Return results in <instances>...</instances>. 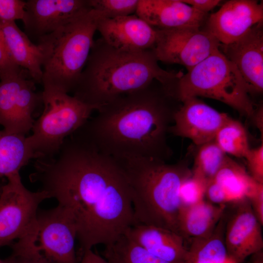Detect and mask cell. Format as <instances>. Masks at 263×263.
Segmentation results:
<instances>
[{
	"instance_id": "cell-5",
	"label": "cell",
	"mask_w": 263,
	"mask_h": 263,
	"mask_svg": "<svg viewBox=\"0 0 263 263\" xmlns=\"http://www.w3.org/2000/svg\"><path fill=\"white\" fill-rule=\"evenodd\" d=\"M100 12L93 9L38 39L43 54V90L69 94L87 61Z\"/></svg>"
},
{
	"instance_id": "cell-11",
	"label": "cell",
	"mask_w": 263,
	"mask_h": 263,
	"mask_svg": "<svg viewBox=\"0 0 263 263\" xmlns=\"http://www.w3.org/2000/svg\"><path fill=\"white\" fill-rule=\"evenodd\" d=\"M156 30L157 38L152 50L158 61L181 65L188 71L207 58L220 45L212 35L200 27Z\"/></svg>"
},
{
	"instance_id": "cell-26",
	"label": "cell",
	"mask_w": 263,
	"mask_h": 263,
	"mask_svg": "<svg viewBox=\"0 0 263 263\" xmlns=\"http://www.w3.org/2000/svg\"><path fill=\"white\" fill-rule=\"evenodd\" d=\"M214 141L226 154L244 157L250 148L245 128L231 117L221 127Z\"/></svg>"
},
{
	"instance_id": "cell-30",
	"label": "cell",
	"mask_w": 263,
	"mask_h": 263,
	"mask_svg": "<svg viewBox=\"0 0 263 263\" xmlns=\"http://www.w3.org/2000/svg\"><path fill=\"white\" fill-rule=\"evenodd\" d=\"M26 1L0 0V22H15L23 18Z\"/></svg>"
},
{
	"instance_id": "cell-10",
	"label": "cell",
	"mask_w": 263,
	"mask_h": 263,
	"mask_svg": "<svg viewBox=\"0 0 263 263\" xmlns=\"http://www.w3.org/2000/svg\"><path fill=\"white\" fill-rule=\"evenodd\" d=\"M35 83L24 69L0 80V125L5 132L25 135L32 130L33 113L42 103Z\"/></svg>"
},
{
	"instance_id": "cell-22",
	"label": "cell",
	"mask_w": 263,
	"mask_h": 263,
	"mask_svg": "<svg viewBox=\"0 0 263 263\" xmlns=\"http://www.w3.org/2000/svg\"><path fill=\"white\" fill-rule=\"evenodd\" d=\"M36 158L25 135L0 131V176L19 173L31 159Z\"/></svg>"
},
{
	"instance_id": "cell-16",
	"label": "cell",
	"mask_w": 263,
	"mask_h": 263,
	"mask_svg": "<svg viewBox=\"0 0 263 263\" xmlns=\"http://www.w3.org/2000/svg\"><path fill=\"white\" fill-rule=\"evenodd\" d=\"M219 50L233 63L244 79L249 93L263 91V30L259 23L237 41L220 44Z\"/></svg>"
},
{
	"instance_id": "cell-1",
	"label": "cell",
	"mask_w": 263,
	"mask_h": 263,
	"mask_svg": "<svg viewBox=\"0 0 263 263\" xmlns=\"http://www.w3.org/2000/svg\"><path fill=\"white\" fill-rule=\"evenodd\" d=\"M29 176L56 199L82 251L107 245L136 224L131 185L120 164L74 133L53 157L36 159Z\"/></svg>"
},
{
	"instance_id": "cell-36",
	"label": "cell",
	"mask_w": 263,
	"mask_h": 263,
	"mask_svg": "<svg viewBox=\"0 0 263 263\" xmlns=\"http://www.w3.org/2000/svg\"><path fill=\"white\" fill-rule=\"evenodd\" d=\"M77 263H109L104 258L94 252L92 249L82 251V256Z\"/></svg>"
},
{
	"instance_id": "cell-29",
	"label": "cell",
	"mask_w": 263,
	"mask_h": 263,
	"mask_svg": "<svg viewBox=\"0 0 263 263\" xmlns=\"http://www.w3.org/2000/svg\"><path fill=\"white\" fill-rule=\"evenodd\" d=\"M207 185L205 180L192 173L184 181L180 188L181 206H192L204 200Z\"/></svg>"
},
{
	"instance_id": "cell-3",
	"label": "cell",
	"mask_w": 263,
	"mask_h": 263,
	"mask_svg": "<svg viewBox=\"0 0 263 263\" xmlns=\"http://www.w3.org/2000/svg\"><path fill=\"white\" fill-rule=\"evenodd\" d=\"M153 50H117L101 38L94 40L73 95L99 108L116 98L145 88L156 80L173 88L183 73L165 70Z\"/></svg>"
},
{
	"instance_id": "cell-7",
	"label": "cell",
	"mask_w": 263,
	"mask_h": 263,
	"mask_svg": "<svg viewBox=\"0 0 263 263\" xmlns=\"http://www.w3.org/2000/svg\"><path fill=\"white\" fill-rule=\"evenodd\" d=\"M41 96L43 112L35 121L32 134L26 137L36 159L56 155L64 140L81 127L94 111L99 109L59 91L43 90Z\"/></svg>"
},
{
	"instance_id": "cell-20",
	"label": "cell",
	"mask_w": 263,
	"mask_h": 263,
	"mask_svg": "<svg viewBox=\"0 0 263 263\" xmlns=\"http://www.w3.org/2000/svg\"><path fill=\"white\" fill-rule=\"evenodd\" d=\"M0 31L8 54L12 62L26 71L36 83H41L43 54L15 22H0Z\"/></svg>"
},
{
	"instance_id": "cell-31",
	"label": "cell",
	"mask_w": 263,
	"mask_h": 263,
	"mask_svg": "<svg viewBox=\"0 0 263 263\" xmlns=\"http://www.w3.org/2000/svg\"><path fill=\"white\" fill-rule=\"evenodd\" d=\"M251 177L263 183V145L249 150L245 157Z\"/></svg>"
},
{
	"instance_id": "cell-12",
	"label": "cell",
	"mask_w": 263,
	"mask_h": 263,
	"mask_svg": "<svg viewBox=\"0 0 263 263\" xmlns=\"http://www.w3.org/2000/svg\"><path fill=\"white\" fill-rule=\"evenodd\" d=\"M263 21V2L255 0H230L208 17L205 29L220 44L226 45L237 41Z\"/></svg>"
},
{
	"instance_id": "cell-28",
	"label": "cell",
	"mask_w": 263,
	"mask_h": 263,
	"mask_svg": "<svg viewBox=\"0 0 263 263\" xmlns=\"http://www.w3.org/2000/svg\"><path fill=\"white\" fill-rule=\"evenodd\" d=\"M91 8L100 12L102 19H113L135 14L139 0H89Z\"/></svg>"
},
{
	"instance_id": "cell-21",
	"label": "cell",
	"mask_w": 263,
	"mask_h": 263,
	"mask_svg": "<svg viewBox=\"0 0 263 263\" xmlns=\"http://www.w3.org/2000/svg\"><path fill=\"white\" fill-rule=\"evenodd\" d=\"M225 205H214L204 200L192 206H181L178 216L179 234L186 240L207 236L225 214Z\"/></svg>"
},
{
	"instance_id": "cell-25",
	"label": "cell",
	"mask_w": 263,
	"mask_h": 263,
	"mask_svg": "<svg viewBox=\"0 0 263 263\" xmlns=\"http://www.w3.org/2000/svg\"><path fill=\"white\" fill-rule=\"evenodd\" d=\"M105 246L104 256L109 263H170L150 253L125 234Z\"/></svg>"
},
{
	"instance_id": "cell-34",
	"label": "cell",
	"mask_w": 263,
	"mask_h": 263,
	"mask_svg": "<svg viewBox=\"0 0 263 263\" xmlns=\"http://www.w3.org/2000/svg\"><path fill=\"white\" fill-rule=\"evenodd\" d=\"M205 196L207 199L208 202L214 205H225L227 203H230L225 191L213 180L207 185Z\"/></svg>"
},
{
	"instance_id": "cell-2",
	"label": "cell",
	"mask_w": 263,
	"mask_h": 263,
	"mask_svg": "<svg viewBox=\"0 0 263 263\" xmlns=\"http://www.w3.org/2000/svg\"><path fill=\"white\" fill-rule=\"evenodd\" d=\"M173 95L154 80L141 89L103 105L96 115L75 132L97 150L115 160L168 155L166 142L173 111Z\"/></svg>"
},
{
	"instance_id": "cell-24",
	"label": "cell",
	"mask_w": 263,
	"mask_h": 263,
	"mask_svg": "<svg viewBox=\"0 0 263 263\" xmlns=\"http://www.w3.org/2000/svg\"><path fill=\"white\" fill-rule=\"evenodd\" d=\"M213 180L222 187L230 202L235 203L247 198L257 182L228 156Z\"/></svg>"
},
{
	"instance_id": "cell-18",
	"label": "cell",
	"mask_w": 263,
	"mask_h": 263,
	"mask_svg": "<svg viewBox=\"0 0 263 263\" xmlns=\"http://www.w3.org/2000/svg\"><path fill=\"white\" fill-rule=\"evenodd\" d=\"M135 14L159 30L201 27L208 17L182 0H139Z\"/></svg>"
},
{
	"instance_id": "cell-19",
	"label": "cell",
	"mask_w": 263,
	"mask_h": 263,
	"mask_svg": "<svg viewBox=\"0 0 263 263\" xmlns=\"http://www.w3.org/2000/svg\"><path fill=\"white\" fill-rule=\"evenodd\" d=\"M152 255L170 263H189L188 248L180 234L159 226L136 224L125 234Z\"/></svg>"
},
{
	"instance_id": "cell-40",
	"label": "cell",
	"mask_w": 263,
	"mask_h": 263,
	"mask_svg": "<svg viewBox=\"0 0 263 263\" xmlns=\"http://www.w3.org/2000/svg\"><path fill=\"white\" fill-rule=\"evenodd\" d=\"M263 261H262L261 262V260L259 261V263H262Z\"/></svg>"
},
{
	"instance_id": "cell-9",
	"label": "cell",
	"mask_w": 263,
	"mask_h": 263,
	"mask_svg": "<svg viewBox=\"0 0 263 263\" xmlns=\"http://www.w3.org/2000/svg\"><path fill=\"white\" fill-rule=\"evenodd\" d=\"M6 178L0 191V248L25 235L36 221L40 204L50 198L45 190L33 192L26 188L19 173Z\"/></svg>"
},
{
	"instance_id": "cell-14",
	"label": "cell",
	"mask_w": 263,
	"mask_h": 263,
	"mask_svg": "<svg viewBox=\"0 0 263 263\" xmlns=\"http://www.w3.org/2000/svg\"><path fill=\"white\" fill-rule=\"evenodd\" d=\"M174 113V124L169 131L187 138L198 146L214 140L221 127L230 118L199 100L190 98Z\"/></svg>"
},
{
	"instance_id": "cell-27",
	"label": "cell",
	"mask_w": 263,
	"mask_h": 263,
	"mask_svg": "<svg viewBox=\"0 0 263 263\" xmlns=\"http://www.w3.org/2000/svg\"><path fill=\"white\" fill-rule=\"evenodd\" d=\"M192 173L207 183L212 180L227 156L214 140L199 146Z\"/></svg>"
},
{
	"instance_id": "cell-33",
	"label": "cell",
	"mask_w": 263,
	"mask_h": 263,
	"mask_svg": "<svg viewBox=\"0 0 263 263\" xmlns=\"http://www.w3.org/2000/svg\"><path fill=\"white\" fill-rule=\"evenodd\" d=\"M252 209L260 223L263 225V183L257 182L247 198Z\"/></svg>"
},
{
	"instance_id": "cell-4",
	"label": "cell",
	"mask_w": 263,
	"mask_h": 263,
	"mask_svg": "<svg viewBox=\"0 0 263 263\" xmlns=\"http://www.w3.org/2000/svg\"><path fill=\"white\" fill-rule=\"evenodd\" d=\"M116 160L131 185L136 224L159 226L179 234L180 190L191 170L182 164H168L155 158Z\"/></svg>"
},
{
	"instance_id": "cell-23",
	"label": "cell",
	"mask_w": 263,
	"mask_h": 263,
	"mask_svg": "<svg viewBox=\"0 0 263 263\" xmlns=\"http://www.w3.org/2000/svg\"><path fill=\"white\" fill-rule=\"evenodd\" d=\"M225 215L206 237L190 240L189 263H230L225 243Z\"/></svg>"
},
{
	"instance_id": "cell-41",
	"label": "cell",
	"mask_w": 263,
	"mask_h": 263,
	"mask_svg": "<svg viewBox=\"0 0 263 263\" xmlns=\"http://www.w3.org/2000/svg\"><path fill=\"white\" fill-rule=\"evenodd\" d=\"M230 263H236L234 262V261H232V262H231Z\"/></svg>"
},
{
	"instance_id": "cell-8",
	"label": "cell",
	"mask_w": 263,
	"mask_h": 263,
	"mask_svg": "<svg viewBox=\"0 0 263 263\" xmlns=\"http://www.w3.org/2000/svg\"><path fill=\"white\" fill-rule=\"evenodd\" d=\"M75 229L61 208L38 212L29 231L12 245L11 255L40 263H77Z\"/></svg>"
},
{
	"instance_id": "cell-35",
	"label": "cell",
	"mask_w": 263,
	"mask_h": 263,
	"mask_svg": "<svg viewBox=\"0 0 263 263\" xmlns=\"http://www.w3.org/2000/svg\"><path fill=\"white\" fill-rule=\"evenodd\" d=\"M182 1L197 11L205 14H207L221 2V0H182Z\"/></svg>"
},
{
	"instance_id": "cell-38",
	"label": "cell",
	"mask_w": 263,
	"mask_h": 263,
	"mask_svg": "<svg viewBox=\"0 0 263 263\" xmlns=\"http://www.w3.org/2000/svg\"><path fill=\"white\" fill-rule=\"evenodd\" d=\"M0 263H12V262L11 259L8 257L4 260L0 259Z\"/></svg>"
},
{
	"instance_id": "cell-32",
	"label": "cell",
	"mask_w": 263,
	"mask_h": 263,
	"mask_svg": "<svg viewBox=\"0 0 263 263\" xmlns=\"http://www.w3.org/2000/svg\"><path fill=\"white\" fill-rule=\"evenodd\" d=\"M22 70L10 59L0 31V80L16 75Z\"/></svg>"
},
{
	"instance_id": "cell-13",
	"label": "cell",
	"mask_w": 263,
	"mask_h": 263,
	"mask_svg": "<svg viewBox=\"0 0 263 263\" xmlns=\"http://www.w3.org/2000/svg\"><path fill=\"white\" fill-rule=\"evenodd\" d=\"M92 9L89 0H28L25 33L38 39Z\"/></svg>"
},
{
	"instance_id": "cell-17",
	"label": "cell",
	"mask_w": 263,
	"mask_h": 263,
	"mask_svg": "<svg viewBox=\"0 0 263 263\" xmlns=\"http://www.w3.org/2000/svg\"><path fill=\"white\" fill-rule=\"evenodd\" d=\"M97 31L109 45L121 51L141 52L152 50L157 31L136 14L113 19H100Z\"/></svg>"
},
{
	"instance_id": "cell-6",
	"label": "cell",
	"mask_w": 263,
	"mask_h": 263,
	"mask_svg": "<svg viewBox=\"0 0 263 263\" xmlns=\"http://www.w3.org/2000/svg\"><path fill=\"white\" fill-rule=\"evenodd\" d=\"M246 84L238 70L221 52L215 50L178 80L174 94L182 102L205 97L220 101L241 114L254 113Z\"/></svg>"
},
{
	"instance_id": "cell-37",
	"label": "cell",
	"mask_w": 263,
	"mask_h": 263,
	"mask_svg": "<svg viewBox=\"0 0 263 263\" xmlns=\"http://www.w3.org/2000/svg\"><path fill=\"white\" fill-rule=\"evenodd\" d=\"M9 257L12 260V263H40L34 261L17 257L12 255Z\"/></svg>"
},
{
	"instance_id": "cell-15",
	"label": "cell",
	"mask_w": 263,
	"mask_h": 263,
	"mask_svg": "<svg viewBox=\"0 0 263 263\" xmlns=\"http://www.w3.org/2000/svg\"><path fill=\"white\" fill-rule=\"evenodd\" d=\"M235 203V210L225 222L224 238L229 258L241 263L262 250V225L247 198Z\"/></svg>"
},
{
	"instance_id": "cell-39",
	"label": "cell",
	"mask_w": 263,
	"mask_h": 263,
	"mask_svg": "<svg viewBox=\"0 0 263 263\" xmlns=\"http://www.w3.org/2000/svg\"><path fill=\"white\" fill-rule=\"evenodd\" d=\"M253 263H259V260H255Z\"/></svg>"
}]
</instances>
